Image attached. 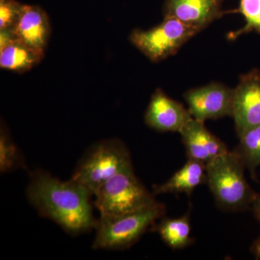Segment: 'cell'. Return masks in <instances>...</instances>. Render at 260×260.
<instances>
[{"instance_id": "obj_17", "label": "cell", "mask_w": 260, "mask_h": 260, "mask_svg": "<svg viewBox=\"0 0 260 260\" xmlns=\"http://www.w3.org/2000/svg\"><path fill=\"white\" fill-rule=\"evenodd\" d=\"M239 139L240 144L236 151L254 176L260 165V126L246 132Z\"/></svg>"}, {"instance_id": "obj_12", "label": "cell", "mask_w": 260, "mask_h": 260, "mask_svg": "<svg viewBox=\"0 0 260 260\" xmlns=\"http://www.w3.org/2000/svg\"><path fill=\"white\" fill-rule=\"evenodd\" d=\"M18 40L45 53L51 35V24L46 12L37 5H23L13 26Z\"/></svg>"}, {"instance_id": "obj_11", "label": "cell", "mask_w": 260, "mask_h": 260, "mask_svg": "<svg viewBox=\"0 0 260 260\" xmlns=\"http://www.w3.org/2000/svg\"><path fill=\"white\" fill-rule=\"evenodd\" d=\"M204 123L192 117L179 133L188 159L207 164L229 150L223 141L205 127Z\"/></svg>"}, {"instance_id": "obj_10", "label": "cell", "mask_w": 260, "mask_h": 260, "mask_svg": "<svg viewBox=\"0 0 260 260\" xmlns=\"http://www.w3.org/2000/svg\"><path fill=\"white\" fill-rule=\"evenodd\" d=\"M191 118L189 110L168 96L160 88L152 95L145 114L147 125L161 133H179Z\"/></svg>"}, {"instance_id": "obj_3", "label": "cell", "mask_w": 260, "mask_h": 260, "mask_svg": "<svg viewBox=\"0 0 260 260\" xmlns=\"http://www.w3.org/2000/svg\"><path fill=\"white\" fill-rule=\"evenodd\" d=\"M205 166L207 183L220 207L240 210L252 204L256 195L244 177L245 164L237 151H228Z\"/></svg>"}, {"instance_id": "obj_14", "label": "cell", "mask_w": 260, "mask_h": 260, "mask_svg": "<svg viewBox=\"0 0 260 260\" xmlns=\"http://www.w3.org/2000/svg\"><path fill=\"white\" fill-rule=\"evenodd\" d=\"M44 57V52L17 39L0 49V67L2 69L23 73L39 64Z\"/></svg>"}, {"instance_id": "obj_4", "label": "cell", "mask_w": 260, "mask_h": 260, "mask_svg": "<svg viewBox=\"0 0 260 260\" xmlns=\"http://www.w3.org/2000/svg\"><path fill=\"white\" fill-rule=\"evenodd\" d=\"M165 206L155 202L139 210L114 217L98 219L94 249L124 250L135 244L150 228L164 216Z\"/></svg>"}, {"instance_id": "obj_1", "label": "cell", "mask_w": 260, "mask_h": 260, "mask_svg": "<svg viewBox=\"0 0 260 260\" xmlns=\"http://www.w3.org/2000/svg\"><path fill=\"white\" fill-rule=\"evenodd\" d=\"M93 195L73 179L61 181L42 170L30 173L26 188L29 203L39 215L73 236L95 229L97 220L93 213Z\"/></svg>"}, {"instance_id": "obj_13", "label": "cell", "mask_w": 260, "mask_h": 260, "mask_svg": "<svg viewBox=\"0 0 260 260\" xmlns=\"http://www.w3.org/2000/svg\"><path fill=\"white\" fill-rule=\"evenodd\" d=\"M207 183L206 166L198 160L188 159L187 162L169 180L153 187L154 194L186 193L190 195L197 186Z\"/></svg>"}, {"instance_id": "obj_15", "label": "cell", "mask_w": 260, "mask_h": 260, "mask_svg": "<svg viewBox=\"0 0 260 260\" xmlns=\"http://www.w3.org/2000/svg\"><path fill=\"white\" fill-rule=\"evenodd\" d=\"M158 232L164 242L172 249H182L192 241L190 223L188 215L179 218H164L158 225L151 228Z\"/></svg>"}, {"instance_id": "obj_7", "label": "cell", "mask_w": 260, "mask_h": 260, "mask_svg": "<svg viewBox=\"0 0 260 260\" xmlns=\"http://www.w3.org/2000/svg\"><path fill=\"white\" fill-rule=\"evenodd\" d=\"M189 113L197 120L218 119L233 115L234 89L223 84L211 83L192 88L184 94Z\"/></svg>"}, {"instance_id": "obj_9", "label": "cell", "mask_w": 260, "mask_h": 260, "mask_svg": "<svg viewBox=\"0 0 260 260\" xmlns=\"http://www.w3.org/2000/svg\"><path fill=\"white\" fill-rule=\"evenodd\" d=\"M224 0H166L164 18H173L186 25L204 30L227 12L222 8Z\"/></svg>"}, {"instance_id": "obj_6", "label": "cell", "mask_w": 260, "mask_h": 260, "mask_svg": "<svg viewBox=\"0 0 260 260\" xmlns=\"http://www.w3.org/2000/svg\"><path fill=\"white\" fill-rule=\"evenodd\" d=\"M198 29L173 18L148 30L135 29L130 34L132 44L153 62L177 54L181 47L199 32Z\"/></svg>"}, {"instance_id": "obj_5", "label": "cell", "mask_w": 260, "mask_h": 260, "mask_svg": "<svg viewBox=\"0 0 260 260\" xmlns=\"http://www.w3.org/2000/svg\"><path fill=\"white\" fill-rule=\"evenodd\" d=\"M94 195V205L103 218L133 213L156 202L134 171L121 173L109 179Z\"/></svg>"}, {"instance_id": "obj_2", "label": "cell", "mask_w": 260, "mask_h": 260, "mask_svg": "<svg viewBox=\"0 0 260 260\" xmlns=\"http://www.w3.org/2000/svg\"><path fill=\"white\" fill-rule=\"evenodd\" d=\"M133 171L125 143L117 138L100 140L84 153L70 179L93 195L107 181L121 173Z\"/></svg>"}, {"instance_id": "obj_19", "label": "cell", "mask_w": 260, "mask_h": 260, "mask_svg": "<svg viewBox=\"0 0 260 260\" xmlns=\"http://www.w3.org/2000/svg\"><path fill=\"white\" fill-rule=\"evenodd\" d=\"M23 6L15 0H0V30L13 28Z\"/></svg>"}, {"instance_id": "obj_21", "label": "cell", "mask_w": 260, "mask_h": 260, "mask_svg": "<svg viewBox=\"0 0 260 260\" xmlns=\"http://www.w3.org/2000/svg\"><path fill=\"white\" fill-rule=\"evenodd\" d=\"M252 205L254 214H255L256 218L260 222V195L255 197L254 201H253Z\"/></svg>"}, {"instance_id": "obj_16", "label": "cell", "mask_w": 260, "mask_h": 260, "mask_svg": "<svg viewBox=\"0 0 260 260\" xmlns=\"http://www.w3.org/2000/svg\"><path fill=\"white\" fill-rule=\"evenodd\" d=\"M25 158L9 132L2 124L0 133V172L6 174L19 169H25Z\"/></svg>"}, {"instance_id": "obj_18", "label": "cell", "mask_w": 260, "mask_h": 260, "mask_svg": "<svg viewBox=\"0 0 260 260\" xmlns=\"http://www.w3.org/2000/svg\"><path fill=\"white\" fill-rule=\"evenodd\" d=\"M232 13L242 14L246 20L243 28L228 34L229 40L234 41L242 34L255 31L260 34V0H239V8Z\"/></svg>"}, {"instance_id": "obj_20", "label": "cell", "mask_w": 260, "mask_h": 260, "mask_svg": "<svg viewBox=\"0 0 260 260\" xmlns=\"http://www.w3.org/2000/svg\"><path fill=\"white\" fill-rule=\"evenodd\" d=\"M17 40L13 28L1 29L0 30V49H3Z\"/></svg>"}, {"instance_id": "obj_8", "label": "cell", "mask_w": 260, "mask_h": 260, "mask_svg": "<svg viewBox=\"0 0 260 260\" xmlns=\"http://www.w3.org/2000/svg\"><path fill=\"white\" fill-rule=\"evenodd\" d=\"M239 138L260 126V72L253 70L240 77L234 89L233 115Z\"/></svg>"}, {"instance_id": "obj_22", "label": "cell", "mask_w": 260, "mask_h": 260, "mask_svg": "<svg viewBox=\"0 0 260 260\" xmlns=\"http://www.w3.org/2000/svg\"><path fill=\"white\" fill-rule=\"evenodd\" d=\"M253 252L255 254L256 259H260V237L253 246Z\"/></svg>"}]
</instances>
